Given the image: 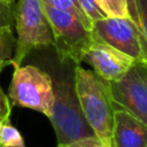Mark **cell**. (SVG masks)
Wrapping results in <instances>:
<instances>
[{
    "instance_id": "52a82bcc",
    "label": "cell",
    "mask_w": 147,
    "mask_h": 147,
    "mask_svg": "<svg viewBox=\"0 0 147 147\" xmlns=\"http://www.w3.org/2000/svg\"><path fill=\"white\" fill-rule=\"evenodd\" d=\"M92 32L108 45L131 56L134 61L147 63L146 44L136 25L127 17H105L93 23Z\"/></svg>"
},
{
    "instance_id": "7a4b0ae2",
    "label": "cell",
    "mask_w": 147,
    "mask_h": 147,
    "mask_svg": "<svg viewBox=\"0 0 147 147\" xmlns=\"http://www.w3.org/2000/svg\"><path fill=\"white\" fill-rule=\"evenodd\" d=\"M53 106L48 116L57 140V146L96 137L80 108L74 80L68 78L53 82Z\"/></svg>"
},
{
    "instance_id": "9a60e30c",
    "label": "cell",
    "mask_w": 147,
    "mask_h": 147,
    "mask_svg": "<svg viewBox=\"0 0 147 147\" xmlns=\"http://www.w3.org/2000/svg\"><path fill=\"white\" fill-rule=\"evenodd\" d=\"M79 7L82 8V10L85 13V15L87 16V18L94 23L99 20L105 18V14L100 10V8L96 6L94 0H77Z\"/></svg>"
},
{
    "instance_id": "ac0fdd59",
    "label": "cell",
    "mask_w": 147,
    "mask_h": 147,
    "mask_svg": "<svg viewBox=\"0 0 147 147\" xmlns=\"http://www.w3.org/2000/svg\"><path fill=\"white\" fill-rule=\"evenodd\" d=\"M57 147H105V146L96 137H93V138L82 139V140L75 141L72 144L64 145V146H57Z\"/></svg>"
},
{
    "instance_id": "5b68a950",
    "label": "cell",
    "mask_w": 147,
    "mask_h": 147,
    "mask_svg": "<svg viewBox=\"0 0 147 147\" xmlns=\"http://www.w3.org/2000/svg\"><path fill=\"white\" fill-rule=\"evenodd\" d=\"M10 103L49 116L53 106V80L36 65H14L9 86Z\"/></svg>"
},
{
    "instance_id": "9c48e42d",
    "label": "cell",
    "mask_w": 147,
    "mask_h": 147,
    "mask_svg": "<svg viewBox=\"0 0 147 147\" xmlns=\"http://www.w3.org/2000/svg\"><path fill=\"white\" fill-rule=\"evenodd\" d=\"M113 147H147V124L125 109L114 106Z\"/></svg>"
},
{
    "instance_id": "4fadbf2b",
    "label": "cell",
    "mask_w": 147,
    "mask_h": 147,
    "mask_svg": "<svg viewBox=\"0 0 147 147\" xmlns=\"http://www.w3.org/2000/svg\"><path fill=\"white\" fill-rule=\"evenodd\" d=\"M14 46V38L10 26L0 28V72L10 64V56Z\"/></svg>"
},
{
    "instance_id": "2e32d148",
    "label": "cell",
    "mask_w": 147,
    "mask_h": 147,
    "mask_svg": "<svg viewBox=\"0 0 147 147\" xmlns=\"http://www.w3.org/2000/svg\"><path fill=\"white\" fill-rule=\"evenodd\" d=\"M10 113L11 106L9 99L0 87V124L10 121Z\"/></svg>"
},
{
    "instance_id": "277c9868",
    "label": "cell",
    "mask_w": 147,
    "mask_h": 147,
    "mask_svg": "<svg viewBox=\"0 0 147 147\" xmlns=\"http://www.w3.org/2000/svg\"><path fill=\"white\" fill-rule=\"evenodd\" d=\"M41 3L52 30V45L56 49L59 60L62 63L72 61L76 65H79L83 62L85 51L92 41V30H87L69 11L57 9L44 2Z\"/></svg>"
},
{
    "instance_id": "d6986e66",
    "label": "cell",
    "mask_w": 147,
    "mask_h": 147,
    "mask_svg": "<svg viewBox=\"0 0 147 147\" xmlns=\"http://www.w3.org/2000/svg\"><path fill=\"white\" fill-rule=\"evenodd\" d=\"M15 0H0L1 3H6V5H11Z\"/></svg>"
},
{
    "instance_id": "7c38bea8",
    "label": "cell",
    "mask_w": 147,
    "mask_h": 147,
    "mask_svg": "<svg viewBox=\"0 0 147 147\" xmlns=\"http://www.w3.org/2000/svg\"><path fill=\"white\" fill-rule=\"evenodd\" d=\"M0 145L2 147H26L22 134L10 121L0 124Z\"/></svg>"
},
{
    "instance_id": "6da1fadb",
    "label": "cell",
    "mask_w": 147,
    "mask_h": 147,
    "mask_svg": "<svg viewBox=\"0 0 147 147\" xmlns=\"http://www.w3.org/2000/svg\"><path fill=\"white\" fill-rule=\"evenodd\" d=\"M74 85L83 114L94 134L105 147H113L114 103L108 82L100 78L94 71L76 65Z\"/></svg>"
},
{
    "instance_id": "30bf717a",
    "label": "cell",
    "mask_w": 147,
    "mask_h": 147,
    "mask_svg": "<svg viewBox=\"0 0 147 147\" xmlns=\"http://www.w3.org/2000/svg\"><path fill=\"white\" fill-rule=\"evenodd\" d=\"M126 17L136 25L142 37L147 38L146 18H147V0H125Z\"/></svg>"
},
{
    "instance_id": "3957f363",
    "label": "cell",
    "mask_w": 147,
    "mask_h": 147,
    "mask_svg": "<svg viewBox=\"0 0 147 147\" xmlns=\"http://www.w3.org/2000/svg\"><path fill=\"white\" fill-rule=\"evenodd\" d=\"M14 20L17 38L10 64L21 65L28 54L53 44V34L40 0H18Z\"/></svg>"
},
{
    "instance_id": "5bb4252c",
    "label": "cell",
    "mask_w": 147,
    "mask_h": 147,
    "mask_svg": "<svg viewBox=\"0 0 147 147\" xmlns=\"http://www.w3.org/2000/svg\"><path fill=\"white\" fill-rule=\"evenodd\" d=\"M106 17H126L125 0H94Z\"/></svg>"
},
{
    "instance_id": "8992f818",
    "label": "cell",
    "mask_w": 147,
    "mask_h": 147,
    "mask_svg": "<svg viewBox=\"0 0 147 147\" xmlns=\"http://www.w3.org/2000/svg\"><path fill=\"white\" fill-rule=\"evenodd\" d=\"M108 87L115 107L147 124V63L136 62L121 78L108 82Z\"/></svg>"
},
{
    "instance_id": "ffe728a7",
    "label": "cell",
    "mask_w": 147,
    "mask_h": 147,
    "mask_svg": "<svg viewBox=\"0 0 147 147\" xmlns=\"http://www.w3.org/2000/svg\"><path fill=\"white\" fill-rule=\"evenodd\" d=\"M0 147H2V146H1V145H0Z\"/></svg>"
},
{
    "instance_id": "8fae6325",
    "label": "cell",
    "mask_w": 147,
    "mask_h": 147,
    "mask_svg": "<svg viewBox=\"0 0 147 147\" xmlns=\"http://www.w3.org/2000/svg\"><path fill=\"white\" fill-rule=\"evenodd\" d=\"M40 1L44 2V3H47V5L52 6V7H55L57 9L69 11L75 17H77L84 24V26L87 30H92L93 23L87 18L85 13L82 10V8L79 7L77 0H40Z\"/></svg>"
},
{
    "instance_id": "ba28073f",
    "label": "cell",
    "mask_w": 147,
    "mask_h": 147,
    "mask_svg": "<svg viewBox=\"0 0 147 147\" xmlns=\"http://www.w3.org/2000/svg\"><path fill=\"white\" fill-rule=\"evenodd\" d=\"M83 62L88 63L103 80L113 82L121 78L137 61L93 33L92 41L83 55Z\"/></svg>"
},
{
    "instance_id": "e0dca14e",
    "label": "cell",
    "mask_w": 147,
    "mask_h": 147,
    "mask_svg": "<svg viewBox=\"0 0 147 147\" xmlns=\"http://www.w3.org/2000/svg\"><path fill=\"white\" fill-rule=\"evenodd\" d=\"M14 21V14L11 10V5H6L0 2V28L10 26Z\"/></svg>"
}]
</instances>
